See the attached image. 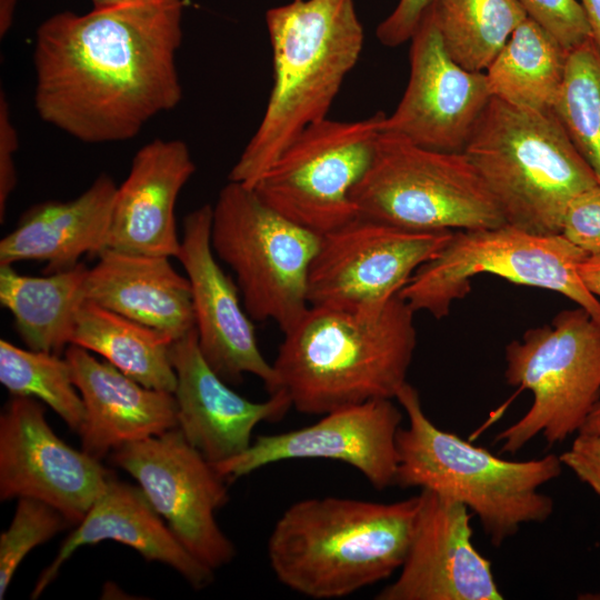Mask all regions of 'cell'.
<instances>
[{
	"mask_svg": "<svg viewBox=\"0 0 600 600\" xmlns=\"http://www.w3.org/2000/svg\"><path fill=\"white\" fill-rule=\"evenodd\" d=\"M183 0H137L63 11L37 30L34 107L42 121L86 143L130 140L174 109Z\"/></svg>",
	"mask_w": 600,
	"mask_h": 600,
	"instance_id": "6da1fadb",
	"label": "cell"
},
{
	"mask_svg": "<svg viewBox=\"0 0 600 600\" xmlns=\"http://www.w3.org/2000/svg\"><path fill=\"white\" fill-rule=\"evenodd\" d=\"M413 313L399 294L378 310L309 306L272 363L292 408L324 414L396 399L417 347Z\"/></svg>",
	"mask_w": 600,
	"mask_h": 600,
	"instance_id": "7a4b0ae2",
	"label": "cell"
},
{
	"mask_svg": "<svg viewBox=\"0 0 600 600\" xmlns=\"http://www.w3.org/2000/svg\"><path fill=\"white\" fill-rule=\"evenodd\" d=\"M266 22L272 89L260 124L228 176L248 188L306 128L327 118L364 39L353 0H293L269 9Z\"/></svg>",
	"mask_w": 600,
	"mask_h": 600,
	"instance_id": "3957f363",
	"label": "cell"
},
{
	"mask_svg": "<svg viewBox=\"0 0 600 600\" xmlns=\"http://www.w3.org/2000/svg\"><path fill=\"white\" fill-rule=\"evenodd\" d=\"M419 508L420 494L392 503L339 497L297 501L270 533L271 570L306 597H347L400 570Z\"/></svg>",
	"mask_w": 600,
	"mask_h": 600,
	"instance_id": "277c9868",
	"label": "cell"
},
{
	"mask_svg": "<svg viewBox=\"0 0 600 600\" xmlns=\"http://www.w3.org/2000/svg\"><path fill=\"white\" fill-rule=\"evenodd\" d=\"M407 418L397 433L394 486L419 488L463 503L494 547L523 524L542 523L553 513L539 489L562 472L560 457L511 461L438 428L422 409L418 390L406 382L396 396Z\"/></svg>",
	"mask_w": 600,
	"mask_h": 600,
	"instance_id": "5b68a950",
	"label": "cell"
},
{
	"mask_svg": "<svg viewBox=\"0 0 600 600\" xmlns=\"http://www.w3.org/2000/svg\"><path fill=\"white\" fill-rule=\"evenodd\" d=\"M463 153L506 223L536 234L561 233L571 200L600 184L554 110L520 108L490 97Z\"/></svg>",
	"mask_w": 600,
	"mask_h": 600,
	"instance_id": "8992f818",
	"label": "cell"
},
{
	"mask_svg": "<svg viewBox=\"0 0 600 600\" xmlns=\"http://www.w3.org/2000/svg\"><path fill=\"white\" fill-rule=\"evenodd\" d=\"M358 216L413 231H459L507 224L463 152L419 147L381 132L372 162L351 192Z\"/></svg>",
	"mask_w": 600,
	"mask_h": 600,
	"instance_id": "52a82bcc",
	"label": "cell"
},
{
	"mask_svg": "<svg viewBox=\"0 0 600 600\" xmlns=\"http://www.w3.org/2000/svg\"><path fill=\"white\" fill-rule=\"evenodd\" d=\"M504 379L532 394L530 408L500 431L501 452L541 434L551 447L578 433L600 400V323L584 309L560 311L506 347Z\"/></svg>",
	"mask_w": 600,
	"mask_h": 600,
	"instance_id": "ba28073f",
	"label": "cell"
},
{
	"mask_svg": "<svg viewBox=\"0 0 600 600\" xmlns=\"http://www.w3.org/2000/svg\"><path fill=\"white\" fill-rule=\"evenodd\" d=\"M588 254L561 233L542 236L509 224L453 231L446 246L411 277L399 296L436 319L471 291V280L493 274L509 282L553 291L600 323V300L583 286L578 264Z\"/></svg>",
	"mask_w": 600,
	"mask_h": 600,
	"instance_id": "9c48e42d",
	"label": "cell"
},
{
	"mask_svg": "<svg viewBox=\"0 0 600 600\" xmlns=\"http://www.w3.org/2000/svg\"><path fill=\"white\" fill-rule=\"evenodd\" d=\"M210 239L216 257L234 272L250 318L291 329L309 308V270L321 236L228 180L212 207Z\"/></svg>",
	"mask_w": 600,
	"mask_h": 600,
	"instance_id": "30bf717a",
	"label": "cell"
},
{
	"mask_svg": "<svg viewBox=\"0 0 600 600\" xmlns=\"http://www.w3.org/2000/svg\"><path fill=\"white\" fill-rule=\"evenodd\" d=\"M386 113L306 128L251 188L292 222L323 236L358 217L351 192L369 169Z\"/></svg>",
	"mask_w": 600,
	"mask_h": 600,
	"instance_id": "8fae6325",
	"label": "cell"
},
{
	"mask_svg": "<svg viewBox=\"0 0 600 600\" xmlns=\"http://www.w3.org/2000/svg\"><path fill=\"white\" fill-rule=\"evenodd\" d=\"M111 462L131 474L174 536L212 570L236 556L216 521L228 499L226 479L177 427L128 442L111 452Z\"/></svg>",
	"mask_w": 600,
	"mask_h": 600,
	"instance_id": "7c38bea8",
	"label": "cell"
},
{
	"mask_svg": "<svg viewBox=\"0 0 600 600\" xmlns=\"http://www.w3.org/2000/svg\"><path fill=\"white\" fill-rule=\"evenodd\" d=\"M452 233L407 230L358 216L321 236L309 270V306L383 308Z\"/></svg>",
	"mask_w": 600,
	"mask_h": 600,
	"instance_id": "4fadbf2b",
	"label": "cell"
},
{
	"mask_svg": "<svg viewBox=\"0 0 600 600\" xmlns=\"http://www.w3.org/2000/svg\"><path fill=\"white\" fill-rule=\"evenodd\" d=\"M100 460L63 442L31 397L12 396L0 416V499L33 498L80 523L111 477Z\"/></svg>",
	"mask_w": 600,
	"mask_h": 600,
	"instance_id": "5bb4252c",
	"label": "cell"
},
{
	"mask_svg": "<svg viewBox=\"0 0 600 600\" xmlns=\"http://www.w3.org/2000/svg\"><path fill=\"white\" fill-rule=\"evenodd\" d=\"M410 76L382 132L427 149L463 152L490 99L484 72L462 68L447 52L433 2L410 38Z\"/></svg>",
	"mask_w": 600,
	"mask_h": 600,
	"instance_id": "9a60e30c",
	"label": "cell"
},
{
	"mask_svg": "<svg viewBox=\"0 0 600 600\" xmlns=\"http://www.w3.org/2000/svg\"><path fill=\"white\" fill-rule=\"evenodd\" d=\"M322 416L298 430L259 436L247 450L214 468L226 480H236L284 460L329 459L356 468L377 490L394 486L396 441L403 414L392 399H372Z\"/></svg>",
	"mask_w": 600,
	"mask_h": 600,
	"instance_id": "2e32d148",
	"label": "cell"
},
{
	"mask_svg": "<svg viewBox=\"0 0 600 600\" xmlns=\"http://www.w3.org/2000/svg\"><path fill=\"white\" fill-rule=\"evenodd\" d=\"M212 206L203 204L183 220L181 262L190 281L200 351L227 383L258 377L269 393L280 390L278 376L262 356L254 326L240 299V290L216 260L211 246Z\"/></svg>",
	"mask_w": 600,
	"mask_h": 600,
	"instance_id": "e0dca14e",
	"label": "cell"
},
{
	"mask_svg": "<svg viewBox=\"0 0 600 600\" xmlns=\"http://www.w3.org/2000/svg\"><path fill=\"white\" fill-rule=\"evenodd\" d=\"M419 494L414 532L399 576L376 599H503L490 560L473 546L470 510L429 490Z\"/></svg>",
	"mask_w": 600,
	"mask_h": 600,
	"instance_id": "ac0fdd59",
	"label": "cell"
},
{
	"mask_svg": "<svg viewBox=\"0 0 600 600\" xmlns=\"http://www.w3.org/2000/svg\"><path fill=\"white\" fill-rule=\"evenodd\" d=\"M170 359L178 428L213 466L247 450L258 423L280 420L292 408L283 389L253 402L229 388L203 358L196 328L171 343Z\"/></svg>",
	"mask_w": 600,
	"mask_h": 600,
	"instance_id": "d6986e66",
	"label": "cell"
},
{
	"mask_svg": "<svg viewBox=\"0 0 600 600\" xmlns=\"http://www.w3.org/2000/svg\"><path fill=\"white\" fill-rule=\"evenodd\" d=\"M194 171L196 163L182 140L154 139L140 148L117 189L106 248L177 258L181 239L176 203Z\"/></svg>",
	"mask_w": 600,
	"mask_h": 600,
	"instance_id": "ffe728a7",
	"label": "cell"
},
{
	"mask_svg": "<svg viewBox=\"0 0 600 600\" xmlns=\"http://www.w3.org/2000/svg\"><path fill=\"white\" fill-rule=\"evenodd\" d=\"M64 353L86 409L78 433L88 454L100 460L124 443L178 427L173 393L142 386L79 346L69 344Z\"/></svg>",
	"mask_w": 600,
	"mask_h": 600,
	"instance_id": "44dd1931",
	"label": "cell"
},
{
	"mask_svg": "<svg viewBox=\"0 0 600 600\" xmlns=\"http://www.w3.org/2000/svg\"><path fill=\"white\" fill-rule=\"evenodd\" d=\"M111 540L178 571L193 588L211 583L213 571L192 556L171 531L139 487L113 474L83 520L61 544L57 557L42 571L31 592L37 599L56 579L61 566L80 547Z\"/></svg>",
	"mask_w": 600,
	"mask_h": 600,
	"instance_id": "7402d4cb",
	"label": "cell"
},
{
	"mask_svg": "<svg viewBox=\"0 0 600 600\" xmlns=\"http://www.w3.org/2000/svg\"><path fill=\"white\" fill-rule=\"evenodd\" d=\"M86 300L153 328L173 341L196 328L190 281L168 257L104 248L88 270Z\"/></svg>",
	"mask_w": 600,
	"mask_h": 600,
	"instance_id": "603a6c76",
	"label": "cell"
},
{
	"mask_svg": "<svg viewBox=\"0 0 600 600\" xmlns=\"http://www.w3.org/2000/svg\"><path fill=\"white\" fill-rule=\"evenodd\" d=\"M114 180L101 173L74 199L44 201L28 209L17 227L0 241V266L36 260L47 263L46 272L71 269L83 254L107 247Z\"/></svg>",
	"mask_w": 600,
	"mask_h": 600,
	"instance_id": "cb8c5ba5",
	"label": "cell"
},
{
	"mask_svg": "<svg viewBox=\"0 0 600 600\" xmlns=\"http://www.w3.org/2000/svg\"><path fill=\"white\" fill-rule=\"evenodd\" d=\"M88 268L76 267L43 277L21 274L0 266V302L31 350L59 354L71 344L77 312L86 301Z\"/></svg>",
	"mask_w": 600,
	"mask_h": 600,
	"instance_id": "d4e9b609",
	"label": "cell"
},
{
	"mask_svg": "<svg viewBox=\"0 0 600 600\" xmlns=\"http://www.w3.org/2000/svg\"><path fill=\"white\" fill-rule=\"evenodd\" d=\"M167 334L86 300L79 308L71 344L99 353L142 386L174 393L177 374Z\"/></svg>",
	"mask_w": 600,
	"mask_h": 600,
	"instance_id": "484cf974",
	"label": "cell"
},
{
	"mask_svg": "<svg viewBox=\"0 0 600 600\" xmlns=\"http://www.w3.org/2000/svg\"><path fill=\"white\" fill-rule=\"evenodd\" d=\"M569 52L527 17L484 71L490 97L512 106L553 110Z\"/></svg>",
	"mask_w": 600,
	"mask_h": 600,
	"instance_id": "4316f807",
	"label": "cell"
},
{
	"mask_svg": "<svg viewBox=\"0 0 600 600\" xmlns=\"http://www.w3.org/2000/svg\"><path fill=\"white\" fill-rule=\"evenodd\" d=\"M433 4L447 52L474 72L487 70L528 17L518 0H434Z\"/></svg>",
	"mask_w": 600,
	"mask_h": 600,
	"instance_id": "83f0119b",
	"label": "cell"
},
{
	"mask_svg": "<svg viewBox=\"0 0 600 600\" xmlns=\"http://www.w3.org/2000/svg\"><path fill=\"white\" fill-rule=\"evenodd\" d=\"M0 382L11 396L31 397L48 404L70 429L79 431L86 416L69 362L59 354L21 349L0 340Z\"/></svg>",
	"mask_w": 600,
	"mask_h": 600,
	"instance_id": "f1b7e54d",
	"label": "cell"
},
{
	"mask_svg": "<svg viewBox=\"0 0 600 600\" xmlns=\"http://www.w3.org/2000/svg\"><path fill=\"white\" fill-rule=\"evenodd\" d=\"M553 110L600 183V51L591 38L569 52Z\"/></svg>",
	"mask_w": 600,
	"mask_h": 600,
	"instance_id": "f546056e",
	"label": "cell"
},
{
	"mask_svg": "<svg viewBox=\"0 0 600 600\" xmlns=\"http://www.w3.org/2000/svg\"><path fill=\"white\" fill-rule=\"evenodd\" d=\"M69 520L56 508L33 498H19L9 528L0 536V599L19 564L37 546L64 530Z\"/></svg>",
	"mask_w": 600,
	"mask_h": 600,
	"instance_id": "4dcf8cb0",
	"label": "cell"
},
{
	"mask_svg": "<svg viewBox=\"0 0 600 600\" xmlns=\"http://www.w3.org/2000/svg\"><path fill=\"white\" fill-rule=\"evenodd\" d=\"M528 17L543 27L570 52L591 38L589 24L578 0H518Z\"/></svg>",
	"mask_w": 600,
	"mask_h": 600,
	"instance_id": "1f68e13d",
	"label": "cell"
},
{
	"mask_svg": "<svg viewBox=\"0 0 600 600\" xmlns=\"http://www.w3.org/2000/svg\"><path fill=\"white\" fill-rule=\"evenodd\" d=\"M561 234L587 254L600 252V184L571 200L562 220Z\"/></svg>",
	"mask_w": 600,
	"mask_h": 600,
	"instance_id": "d6a6232c",
	"label": "cell"
},
{
	"mask_svg": "<svg viewBox=\"0 0 600 600\" xmlns=\"http://www.w3.org/2000/svg\"><path fill=\"white\" fill-rule=\"evenodd\" d=\"M560 460L600 497V432H578Z\"/></svg>",
	"mask_w": 600,
	"mask_h": 600,
	"instance_id": "836d02e7",
	"label": "cell"
},
{
	"mask_svg": "<svg viewBox=\"0 0 600 600\" xmlns=\"http://www.w3.org/2000/svg\"><path fill=\"white\" fill-rule=\"evenodd\" d=\"M18 133L11 121L6 94H0V221L3 222L9 197L17 184L14 154Z\"/></svg>",
	"mask_w": 600,
	"mask_h": 600,
	"instance_id": "e575fe53",
	"label": "cell"
},
{
	"mask_svg": "<svg viewBox=\"0 0 600 600\" xmlns=\"http://www.w3.org/2000/svg\"><path fill=\"white\" fill-rule=\"evenodd\" d=\"M434 0H399L393 11L378 26V40L397 47L410 40L424 11Z\"/></svg>",
	"mask_w": 600,
	"mask_h": 600,
	"instance_id": "d590c367",
	"label": "cell"
},
{
	"mask_svg": "<svg viewBox=\"0 0 600 600\" xmlns=\"http://www.w3.org/2000/svg\"><path fill=\"white\" fill-rule=\"evenodd\" d=\"M583 286L600 299V252L588 254L577 267Z\"/></svg>",
	"mask_w": 600,
	"mask_h": 600,
	"instance_id": "8d00e7d4",
	"label": "cell"
},
{
	"mask_svg": "<svg viewBox=\"0 0 600 600\" xmlns=\"http://www.w3.org/2000/svg\"><path fill=\"white\" fill-rule=\"evenodd\" d=\"M583 9L591 39L600 51V0H578Z\"/></svg>",
	"mask_w": 600,
	"mask_h": 600,
	"instance_id": "74e56055",
	"label": "cell"
},
{
	"mask_svg": "<svg viewBox=\"0 0 600 600\" xmlns=\"http://www.w3.org/2000/svg\"><path fill=\"white\" fill-rule=\"evenodd\" d=\"M16 0H0V36L9 31L14 13Z\"/></svg>",
	"mask_w": 600,
	"mask_h": 600,
	"instance_id": "f35d334b",
	"label": "cell"
},
{
	"mask_svg": "<svg viewBox=\"0 0 600 600\" xmlns=\"http://www.w3.org/2000/svg\"><path fill=\"white\" fill-rule=\"evenodd\" d=\"M579 432H600V400L592 409Z\"/></svg>",
	"mask_w": 600,
	"mask_h": 600,
	"instance_id": "ab89813d",
	"label": "cell"
},
{
	"mask_svg": "<svg viewBox=\"0 0 600 600\" xmlns=\"http://www.w3.org/2000/svg\"><path fill=\"white\" fill-rule=\"evenodd\" d=\"M94 9L108 8L113 6L123 4L137 0H90Z\"/></svg>",
	"mask_w": 600,
	"mask_h": 600,
	"instance_id": "60d3db41",
	"label": "cell"
}]
</instances>
